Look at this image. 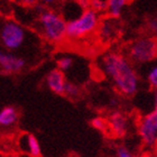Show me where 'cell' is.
Masks as SVG:
<instances>
[{
	"instance_id": "obj_15",
	"label": "cell",
	"mask_w": 157,
	"mask_h": 157,
	"mask_svg": "<svg viewBox=\"0 0 157 157\" xmlns=\"http://www.w3.org/2000/svg\"><path fill=\"white\" fill-rule=\"evenodd\" d=\"M91 126L94 128L95 130L98 131H105L109 129V124L108 119H105L103 117H94L91 119Z\"/></svg>"
},
{
	"instance_id": "obj_10",
	"label": "cell",
	"mask_w": 157,
	"mask_h": 157,
	"mask_svg": "<svg viewBox=\"0 0 157 157\" xmlns=\"http://www.w3.org/2000/svg\"><path fill=\"white\" fill-rule=\"evenodd\" d=\"M19 147L21 151L32 157H40L42 149L37 138L32 134H26L20 136L19 138Z\"/></svg>"
},
{
	"instance_id": "obj_2",
	"label": "cell",
	"mask_w": 157,
	"mask_h": 157,
	"mask_svg": "<svg viewBox=\"0 0 157 157\" xmlns=\"http://www.w3.org/2000/svg\"><path fill=\"white\" fill-rule=\"evenodd\" d=\"M67 21L54 10L43 9L37 16V33L52 44H59L67 38Z\"/></svg>"
},
{
	"instance_id": "obj_17",
	"label": "cell",
	"mask_w": 157,
	"mask_h": 157,
	"mask_svg": "<svg viewBox=\"0 0 157 157\" xmlns=\"http://www.w3.org/2000/svg\"><path fill=\"white\" fill-rule=\"evenodd\" d=\"M90 9L98 13L107 11V0H90Z\"/></svg>"
},
{
	"instance_id": "obj_3",
	"label": "cell",
	"mask_w": 157,
	"mask_h": 157,
	"mask_svg": "<svg viewBox=\"0 0 157 157\" xmlns=\"http://www.w3.org/2000/svg\"><path fill=\"white\" fill-rule=\"evenodd\" d=\"M37 38L32 35L25 27L13 18H6L1 24L0 40L5 51L15 53L27 45L30 39Z\"/></svg>"
},
{
	"instance_id": "obj_24",
	"label": "cell",
	"mask_w": 157,
	"mask_h": 157,
	"mask_svg": "<svg viewBox=\"0 0 157 157\" xmlns=\"http://www.w3.org/2000/svg\"><path fill=\"white\" fill-rule=\"evenodd\" d=\"M139 157H153L151 154H148V153H145V154H141Z\"/></svg>"
},
{
	"instance_id": "obj_6",
	"label": "cell",
	"mask_w": 157,
	"mask_h": 157,
	"mask_svg": "<svg viewBox=\"0 0 157 157\" xmlns=\"http://www.w3.org/2000/svg\"><path fill=\"white\" fill-rule=\"evenodd\" d=\"M138 135L146 147L157 145V116L154 112L140 118L138 122Z\"/></svg>"
},
{
	"instance_id": "obj_21",
	"label": "cell",
	"mask_w": 157,
	"mask_h": 157,
	"mask_svg": "<svg viewBox=\"0 0 157 157\" xmlns=\"http://www.w3.org/2000/svg\"><path fill=\"white\" fill-rule=\"evenodd\" d=\"M15 2H17L18 5H21L24 7H32L38 1V0H13Z\"/></svg>"
},
{
	"instance_id": "obj_1",
	"label": "cell",
	"mask_w": 157,
	"mask_h": 157,
	"mask_svg": "<svg viewBox=\"0 0 157 157\" xmlns=\"http://www.w3.org/2000/svg\"><path fill=\"white\" fill-rule=\"evenodd\" d=\"M101 70L122 95H134L139 86V78L127 57L117 52H109L102 56Z\"/></svg>"
},
{
	"instance_id": "obj_16",
	"label": "cell",
	"mask_w": 157,
	"mask_h": 157,
	"mask_svg": "<svg viewBox=\"0 0 157 157\" xmlns=\"http://www.w3.org/2000/svg\"><path fill=\"white\" fill-rule=\"evenodd\" d=\"M73 63H74V61H73L72 57H70V56H62V57H59L57 59V69L61 70L64 73L72 69Z\"/></svg>"
},
{
	"instance_id": "obj_20",
	"label": "cell",
	"mask_w": 157,
	"mask_h": 157,
	"mask_svg": "<svg viewBox=\"0 0 157 157\" xmlns=\"http://www.w3.org/2000/svg\"><path fill=\"white\" fill-rule=\"evenodd\" d=\"M116 157H134V155L124 146H118L116 148Z\"/></svg>"
},
{
	"instance_id": "obj_18",
	"label": "cell",
	"mask_w": 157,
	"mask_h": 157,
	"mask_svg": "<svg viewBox=\"0 0 157 157\" xmlns=\"http://www.w3.org/2000/svg\"><path fill=\"white\" fill-rule=\"evenodd\" d=\"M147 80L151 88H154L155 90H157V64L153 66L151 69V71L148 72Z\"/></svg>"
},
{
	"instance_id": "obj_7",
	"label": "cell",
	"mask_w": 157,
	"mask_h": 157,
	"mask_svg": "<svg viewBox=\"0 0 157 157\" xmlns=\"http://www.w3.org/2000/svg\"><path fill=\"white\" fill-rule=\"evenodd\" d=\"M26 66V59L16 53L8 51L0 52V70L5 75H11L21 72Z\"/></svg>"
},
{
	"instance_id": "obj_4",
	"label": "cell",
	"mask_w": 157,
	"mask_h": 157,
	"mask_svg": "<svg viewBox=\"0 0 157 157\" xmlns=\"http://www.w3.org/2000/svg\"><path fill=\"white\" fill-rule=\"evenodd\" d=\"M100 19L98 13L85 9L75 19L67 21L66 35L70 39H82L98 29Z\"/></svg>"
},
{
	"instance_id": "obj_5",
	"label": "cell",
	"mask_w": 157,
	"mask_h": 157,
	"mask_svg": "<svg viewBox=\"0 0 157 157\" xmlns=\"http://www.w3.org/2000/svg\"><path fill=\"white\" fill-rule=\"evenodd\" d=\"M129 59L135 63L151 62L157 57V37H140L132 42L128 51Z\"/></svg>"
},
{
	"instance_id": "obj_19",
	"label": "cell",
	"mask_w": 157,
	"mask_h": 157,
	"mask_svg": "<svg viewBox=\"0 0 157 157\" xmlns=\"http://www.w3.org/2000/svg\"><path fill=\"white\" fill-rule=\"evenodd\" d=\"M147 29L151 34L157 37V15L149 18L147 21Z\"/></svg>"
},
{
	"instance_id": "obj_14",
	"label": "cell",
	"mask_w": 157,
	"mask_h": 157,
	"mask_svg": "<svg viewBox=\"0 0 157 157\" xmlns=\"http://www.w3.org/2000/svg\"><path fill=\"white\" fill-rule=\"evenodd\" d=\"M80 93H81L80 88H78L75 83L70 82V81L66 82L65 90H64V94L63 95H65V97H67V98H70V99H76V98H78Z\"/></svg>"
},
{
	"instance_id": "obj_11",
	"label": "cell",
	"mask_w": 157,
	"mask_h": 157,
	"mask_svg": "<svg viewBox=\"0 0 157 157\" xmlns=\"http://www.w3.org/2000/svg\"><path fill=\"white\" fill-rule=\"evenodd\" d=\"M98 33L99 37L105 42H109L118 36V25L115 21V18L109 17L101 20L98 27Z\"/></svg>"
},
{
	"instance_id": "obj_9",
	"label": "cell",
	"mask_w": 157,
	"mask_h": 157,
	"mask_svg": "<svg viewBox=\"0 0 157 157\" xmlns=\"http://www.w3.org/2000/svg\"><path fill=\"white\" fill-rule=\"evenodd\" d=\"M66 82L64 73L59 69L51 70L46 75V84L49 90L56 94H64Z\"/></svg>"
},
{
	"instance_id": "obj_13",
	"label": "cell",
	"mask_w": 157,
	"mask_h": 157,
	"mask_svg": "<svg viewBox=\"0 0 157 157\" xmlns=\"http://www.w3.org/2000/svg\"><path fill=\"white\" fill-rule=\"evenodd\" d=\"M129 0H107V13L111 18H119Z\"/></svg>"
},
{
	"instance_id": "obj_12",
	"label": "cell",
	"mask_w": 157,
	"mask_h": 157,
	"mask_svg": "<svg viewBox=\"0 0 157 157\" xmlns=\"http://www.w3.org/2000/svg\"><path fill=\"white\" fill-rule=\"evenodd\" d=\"M18 111L13 105L3 107L0 110V126L3 128H9L18 121Z\"/></svg>"
},
{
	"instance_id": "obj_22",
	"label": "cell",
	"mask_w": 157,
	"mask_h": 157,
	"mask_svg": "<svg viewBox=\"0 0 157 157\" xmlns=\"http://www.w3.org/2000/svg\"><path fill=\"white\" fill-rule=\"evenodd\" d=\"M38 1L43 5H45V6H53V5L59 2V0H38Z\"/></svg>"
},
{
	"instance_id": "obj_8",
	"label": "cell",
	"mask_w": 157,
	"mask_h": 157,
	"mask_svg": "<svg viewBox=\"0 0 157 157\" xmlns=\"http://www.w3.org/2000/svg\"><path fill=\"white\" fill-rule=\"evenodd\" d=\"M109 130L116 137H122L128 130V121L126 116L120 111H113L108 118Z\"/></svg>"
},
{
	"instance_id": "obj_23",
	"label": "cell",
	"mask_w": 157,
	"mask_h": 157,
	"mask_svg": "<svg viewBox=\"0 0 157 157\" xmlns=\"http://www.w3.org/2000/svg\"><path fill=\"white\" fill-rule=\"evenodd\" d=\"M154 113L157 116V90H155V94H154Z\"/></svg>"
}]
</instances>
